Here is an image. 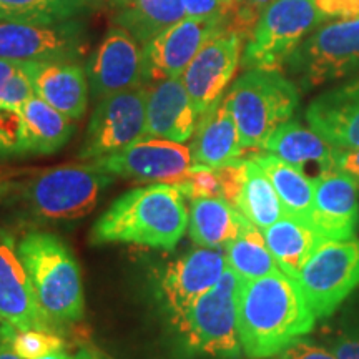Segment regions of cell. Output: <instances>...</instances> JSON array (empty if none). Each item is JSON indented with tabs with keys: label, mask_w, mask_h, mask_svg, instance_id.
I'll use <instances>...</instances> for the list:
<instances>
[{
	"label": "cell",
	"mask_w": 359,
	"mask_h": 359,
	"mask_svg": "<svg viewBox=\"0 0 359 359\" xmlns=\"http://www.w3.org/2000/svg\"><path fill=\"white\" fill-rule=\"evenodd\" d=\"M236 309L241 348L251 359L278 356L316 323L299 283L285 271L240 280Z\"/></svg>",
	"instance_id": "obj_1"
},
{
	"label": "cell",
	"mask_w": 359,
	"mask_h": 359,
	"mask_svg": "<svg viewBox=\"0 0 359 359\" xmlns=\"http://www.w3.org/2000/svg\"><path fill=\"white\" fill-rule=\"evenodd\" d=\"M185 196L173 183L135 188L116 198L97 219L92 245L132 243L172 251L188 230Z\"/></svg>",
	"instance_id": "obj_2"
},
{
	"label": "cell",
	"mask_w": 359,
	"mask_h": 359,
	"mask_svg": "<svg viewBox=\"0 0 359 359\" xmlns=\"http://www.w3.org/2000/svg\"><path fill=\"white\" fill-rule=\"evenodd\" d=\"M110 183L111 175L92 161L35 172L25 182L17 180L11 195H15L22 217L29 222H75L93 212Z\"/></svg>",
	"instance_id": "obj_3"
},
{
	"label": "cell",
	"mask_w": 359,
	"mask_h": 359,
	"mask_svg": "<svg viewBox=\"0 0 359 359\" xmlns=\"http://www.w3.org/2000/svg\"><path fill=\"white\" fill-rule=\"evenodd\" d=\"M19 253L42 311L58 326L82 320V275L65 241L52 233L30 231L19 241Z\"/></svg>",
	"instance_id": "obj_4"
},
{
	"label": "cell",
	"mask_w": 359,
	"mask_h": 359,
	"mask_svg": "<svg viewBox=\"0 0 359 359\" xmlns=\"http://www.w3.org/2000/svg\"><path fill=\"white\" fill-rule=\"evenodd\" d=\"M224 103L240 130L241 145L263 148L298 109L299 90L281 70L250 69L233 83Z\"/></svg>",
	"instance_id": "obj_5"
},
{
	"label": "cell",
	"mask_w": 359,
	"mask_h": 359,
	"mask_svg": "<svg viewBox=\"0 0 359 359\" xmlns=\"http://www.w3.org/2000/svg\"><path fill=\"white\" fill-rule=\"evenodd\" d=\"M240 278L226 268L219 281L182 316L175 318L178 348L185 356L235 359L243 351L238 334Z\"/></svg>",
	"instance_id": "obj_6"
},
{
	"label": "cell",
	"mask_w": 359,
	"mask_h": 359,
	"mask_svg": "<svg viewBox=\"0 0 359 359\" xmlns=\"http://www.w3.org/2000/svg\"><path fill=\"white\" fill-rule=\"evenodd\" d=\"M326 20L314 0H273L251 30L241 65L281 70L291 53Z\"/></svg>",
	"instance_id": "obj_7"
},
{
	"label": "cell",
	"mask_w": 359,
	"mask_h": 359,
	"mask_svg": "<svg viewBox=\"0 0 359 359\" xmlns=\"http://www.w3.org/2000/svg\"><path fill=\"white\" fill-rule=\"evenodd\" d=\"M285 65L306 90L358 72L359 17L338 19L314 29Z\"/></svg>",
	"instance_id": "obj_8"
},
{
	"label": "cell",
	"mask_w": 359,
	"mask_h": 359,
	"mask_svg": "<svg viewBox=\"0 0 359 359\" xmlns=\"http://www.w3.org/2000/svg\"><path fill=\"white\" fill-rule=\"evenodd\" d=\"M316 318H326L359 288V240H327L304 264L298 280Z\"/></svg>",
	"instance_id": "obj_9"
},
{
	"label": "cell",
	"mask_w": 359,
	"mask_h": 359,
	"mask_svg": "<svg viewBox=\"0 0 359 359\" xmlns=\"http://www.w3.org/2000/svg\"><path fill=\"white\" fill-rule=\"evenodd\" d=\"M145 132L147 83H143L98 102L79 156L82 160H97L116 154L145 138Z\"/></svg>",
	"instance_id": "obj_10"
},
{
	"label": "cell",
	"mask_w": 359,
	"mask_h": 359,
	"mask_svg": "<svg viewBox=\"0 0 359 359\" xmlns=\"http://www.w3.org/2000/svg\"><path fill=\"white\" fill-rule=\"evenodd\" d=\"M87 50V29L67 20L40 25L0 20V57L20 62H75Z\"/></svg>",
	"instance_id": "obj_11"
},
{
	"label": "cell",
	"mask_w": 359,
	"mask_h": 359,
	"mask_svg": "<svg viewBox=\"0 0 359 359\" xmlns=\"http://www.w3.org/2000/svg\"><path fill=\"white\" fill-rule=\"evenodd\" d=\"M228 27L217 20L185 17L151 42L143 45V74L145 83L167 79H180L190 62L210 40Z\"/></svg>",
	"instance_id": "obj_12"
},
{
	"label": "cell",
	"mask_w": 359,
	"mask_h": 359,
	"mask_svg": "<svg viewBox=\"0 0 359 359\" xmlns=\"http://www.w3.org/2000/svg\"><path fill=\"white\" fill-rule=\"evenodd\" d=\"M243 40V35L235 30L217 35L196 53L180 77L198 116L223 98L224 90L240 65Z\"/></svg>",
	"instance_id": "obj_13"
},
{
	"label": "cell",
	"mask_w": 359,
	"mask_h": 359,
	"mask_svg": "<svg viewBox=\"0 0 359 359\" xmlns=\"http://www.w3.org/2000/svg\"><path fill=\"white\" fill-rule=\"evenodd\" d=\"M92 161L111 177L137 182L168 180L172 183L193 167L190 147L163 138H142L116 154Z\"/></svg>",
	"instance_id": "obj_14"
},
{
	"label": "cell",
	"mask_w": 359,
	"mask_h": 359,
	"mask_svg": "<svg viewBox=\"0 0 359 359\" xmlns=\"http://www.w3.org/2000/svg\"><path fill=\"white\" fill-rule=\"evenodd\" d=\"M87 77L90 92L98 102L140 87L145 83L143 48L132 34L118 25L114 27L90 57Z\"/></svg>",
	"instance_id": "obj_15"
},
{
	"label": "cell",
	"mask_w": 359,
	"mask_h": 359,
	"mask_svg": "<svg viewBox=\"0 0 359 359\" xmlns=\"http://www.w3.org/2000/svg\"><path fill=\"white\" fill-rule=\"evenodd\" d=\"M223 248H193L163 269L160 294L172 320L182 316L193 303L208 293L226 271Z\"/></svg>",
	"instance_id": "obj_16"
},
{
	"label": "cell",
	"mask_w": 359,
	"mask_h": 359,
	"mask_svg": "<svg viewBox=\"0 0 359 359\" xmlns=\"http://www.w3.org/2000/svg\"><path fill=\"white\" fill-rule=\"evenodd\" d=\"M0 314L17 330L60 331L40 308L19 243L6 230H0Z\"/></svg>",
	"instance_id": "obj_17"
},
{
	"label": "cell",
	"mask_w": 359,
	"mask_h": 359,
	"mask_svg": "<svg viewBox=\"0 0 359 359\" xmlns=\"http://www.w3.org/2000/svg\"><path fill=\"white\" fill-rule=\"evenodd\" d=\"M314 180L313 226L326 240L354 238L359 226L358 183L336 167Z\"/></svg>",
	"instance_id": "obj_18"
},
{
	"label": "cell",
	"mask_w": 359,
	"mask_h": 359,
	"mask_svg": "<svg viewBox=\"0 0 359 359\" xmlns=\"http://www.w3.org/2000/svg\"><path fill=\"white\" fill-rule=\"evenodd\" d=\"M309 128L338 150L359 147V77L318 95L306 110Z\"/></svg>",
	"instance_id": "obj_19"
},
{
	"label": "cell",
	"mask_w": 359,
	"mask_h": 359,
	"mask_svg": "<svg viewBox=\"0 0 359 359\" xmlns=\"http://www.w3.org/2000/svg\"><path fill=\"white\" fill-rule=\"evenodd\" d=\"M198 118L182 79L147 83L145 138L185 143L195 133Z\"/></svg>",
	"instance_id": "obj_20"
},
{
	"label": "cell",
	"mask_w": 359,
	"mask_h": 359,
	"mask_svg": "<svg viewBox=\"0 0 359 359\" xmlns=\"http://www.w3.org/2000/svg\"><path fill=\"white\" fill-rule=\"evenodd\" d=\"M35 97L72 120H80L88 105L87 72L77 62H27Z\"/></svg>",
	"instance_id": "obj_21"
},
{
	"label": "cell",
	"mask_w": 359,
	"mask_h": 359,
	"mask_svg": "<svg viewBox=\"0 0 359 359\" xmlns=\"http://www.w3.org/2000/svg\"><path fill=\"white\" fill-rule=\"evenodd\" d=\"M190 150L193 165L206 168L226 167L243 156L240 130L224 98L200 116Z\"/></svg>",
	"instance_id": "obj_22"
},
{
	"label": "cell",
	"mask_w": 359,
	"mask_h": 359,
	"mask_svg": "<svg viewBox=\"0 0 359 359\" xmlns=\"http://www.w3.org/2000/svg\"><path fill=\"white\" fill-rule=\"evenodd\" d=\"M263 150L303 172L308 165H316L320 175L336 167L338 154V148L331 147L311 128H304L296 122L280 125L264 143Z\"/></svg>",
	"instance_id": "obj_23"
},
{
	"label": "cell",
	"mask_w": 359,
	"mask_h": 359,
	"mask_svg": "<svg viewBox=\"0 0 359 359\" xmlns=\"http://www.w3.org/2000/svg\"><path fill=\"white\" fill-rule=\"evenodd\" d=\"M250 219H246L223 196L191 200L190 231L191 241L203 248H226L240 235Z\"/></svg>",
	"instance_id": "obj_24"
},
{
	"label": "cell",
	"mask_w": 359,
	"mask_h": 359,
	"mask_svg": "<svg viewBox=\"0 0 359 359\" xmlns=\"http://www.w3.org/2000/svg\"><path fill=\"white\" fill-rule=\"evenodd\" d=\"M268 248L276 258L281 271L298 280L308 259L327 241L309 222L283 217L264 230Z\"/></svg>",
	"instance_id": "obj_25"
},
{
	"label": "cell",
	"mask_w": 359,
	"mask_h": 359,
	"mask_svg": "<svg viewBox=\"0 0 359 359\" xmlns=\"http://www.w3.org/2000/svg\"><path fill=\"white\" fill-rule=\"evenodd\" d=\"M253 158L258 161L275 187L286 217L311 223L316 180L309 178L303 170L286 163L276 155L258 154Z\"/></svg>",
	"instance_id": "obj_26"
},
{
	"label": "cell",
	"mask_w": 359,
	"mask_h": 359,
	"mask_svg": "<svg viewBox=\"0 0 359 359\" xmlns=\"http://www.w3.org/2000/svg\"><path fill=\"white\" fill-rule=\"evenodd\" d=\"M185 17L182 0H127L116 7L115 24L147 45Z\"/></svg>",
	"instance_id": "obj_27"
},
{
	"label": "cell",
	"mask_w": 359,
	"mask_h": 359,
	"mask_svg": "<svg viewBox=\"0 0 359 359\" xmlns=\"http://www.w3.org/2000/svg\"><path fill=\"white\" fill-rule=\"evenodd\" d=\"M235 208L263 231L286 217L275 187L253 156L245 160L243 183Z\"/></svg>",
	"instance_id": "obj_28"
},
{
	"label": "cell",
	"mask_w": 359,
	"mask_h": 359,
	"mask_svg": "<svg viewBox=\"0 0 359 359\" xmlns=\"http://www.w3.org/2000/svg\"><path fill=\"white\" fill-rule=\"evenodd\" d=\"M27 127L29 155H50L60 150L74 133L72 118L42 98L32 97L20 107Z\"/></svg>",
	"instance_id": "obj_29"
},
{
	"label": "cell",
	"mask_w": 359,
	"mask_h": 359,
	"mask_svg": "<svg viewBox=\"0 0 359 359\" xmlns=\"http://www.w3.org/2000/svg\"><path fill=\"white\" fill-rule=\"evenodd\" d=\"M226 264L240 280H257L281 271L268 248L263 230L248 222L235 240L226 246Z\"/></svg>",
	"instance_id": "obj_30"
},
{
	"label": "cell",
	"mask_w": 359,
	"mask_h": 359,
	"mask_svg": "<svg viewBox=\"0 0 359 359\" xmlns=\"http://www.w3.org/2000/svg\"><path fill=\"white\" fill-rule=\"evenodd\" d=\"M85 8L83 0H0V20L50 25L72 20Z\"/></svg>",
	"instance_id": "obj_31"
},
{
	"label": "cell",
	"mask_w": 359,
	"mask_h": 359,
	"mask_svg": "<svg viewBox=\"0 0 359 359\" xmlns=\"http://www.w3.org/2000/svg\"><path fill=\"white\" fill-rule=\"evenodd\" d=\"M32 97L35 92L27 72V62L0 57V103L22 107Z\"/></svg>",
	"instance_id": "obj_32"
},
{
	"label": "cell",
	"mask_w": 359,
	"mask_h": 359,
	"mask_svg": "<svg viewBox=\"0 0 359 359\" xmlns=\"http://www.w3.org/2000/svg\"><path fill=\"white\" fill-rule=\"evenodd\" d=\"M7 346L22 359H39L65 351V339L57 331L17 330Z\"/></svg>",
	"instance_id": "obj_33"
},
{
	"label": "cell",
	"mask_w": 359,
	"mask_h": 359,
	"mask_svg": "<svg viewBox=\"0 0 359 359\" xmlns=\"http://www.w3.org/2000/svg\"><path fill=\"white\" fill-rule=\"evenodd\" d=\"M25 155H29V145L22 109L0 103V160Z\"/></svg>",
	"instance_id": "obj_34"
},
{
	"label": "cell",
	"mask_w": 359,
	"mask_h": 359,
	"mask_svg": "<svg viewBox=\"0 0 359 359\" xmlns=\"http://www.w3.org/2000/svg\"><path fill=\"white\" fill-rule=\"evenodd\" d=\"M172 183L188 200L223 196L222 182H219L218 172L215 168L196 167V165H193L190 172L183 175L182 178L175 180Z\"/></svg>",
	"instance_id": "obj_35"
},
{
	"label": "cell",
	"mask_w": 359,
	"mask_h": 359,
	"mask_svg": "<svg viewBox=\"0 0 359 359\" xmlns=\"http://www.w3.org/2000/svg\"><path fill=\"white\" fill-rule=\"evenodd\" d=\"M187 17L222 22L230 30L236 0H182Z\"/></svg>",
	"instance_id": "obj_36"
},
{
	"label": "cell",
	"mask_w": 359,
	"mask_h": 359,
	"mask_svg": "<svg viewBox=\"0 0 359 359\" xmlns=\"http://www.w3.org/2000/svg\"><path fill=\"white\" fill-rule=\"evenodd\" d=\"M271 2L273 0H236L235 15H233L230 30H235L245 39H248L263 11Z\"/></svg>",
	"instance_id": "obj_37"
},
{
	"label": "cell",
	"mask_w": 359,
	"mask_h": 359,
	"mask_svg": "<svg viewBox=\"0 0 359 359\" xmlns=\"http://www.w3.org/2000/svg\"><path fill=\"white\" fill-rule=\"evenodd\" d=\"M327 349L338 359H359V327H341L327 338Z\"/></svg>",
	"instance_id": "obj_38"
},
{
	"label": "cell",
	"mask_w": 359,
	"mask_h": 359,
	"mask_svg": "<svg viewBox=\"0 0 359 359\" xmlns=\"http://www.w3.org/2000/svg\"><path fill=\"white\" fill-rule=\"evenodd\" d=\"M283 359H338L327 348L318 346L308 339H299L281 353Z\"/></svg>",
	"instance_id": "obj_39"
},
{
	"label": "cell",
	"mask_w": 359,
	"mask_h": 359,
	"mask_svg": "<svg viewBox=\"0 0 359 359\" xmlns=\"http://www.w3.org/2000/svg\"><path fill=\"white\" fill-rule=\"evenodd\" d=\"M326 19H356L359 17V0H314Z\"/></svg>",
	"instance_id": "obj_40"
},
{
	"label": "cell",
	"mask_w": 359,
	"mask_h": 359,
	"mask_svg": "<svg viewBox=\"0 0 359 359\" xmlns=\"http://www.w3.org/2000/svg\"><path fill=\"white\" fill-rule=\"evenodd\" d=\"M336 168L349 175L359 185V147L351 148V150H338Z\"/></svg>",
	"instance_id": "obj_41"
},
{
	"label": "cell",
	"mask_w": 359,
	"mask_h": 359,
	"mask_svg": "<svg viewBox=\"0 0 359 359\" xmlns=\"http://www.w3.org/2000/svg\"><path fill=\"white\" fill-rule=\"evenodd\" d=\"M22 173L24 172H20V170L0 167V203L7 200V196L11 195L13 185H15Z\"/></svg>",
	"instance_id": "obj_42"
},
{
	"label": "cell",
	"mask_w": 359,
	"mask_h": 359,
	"mask_svg": "<svg viewBox=\"0 0 359 359\" xmlns=\"http://www.w3.org/2000/svg\"><path fill=\"white\" fill-rule=\"evenodd\" d=\"M15 331H17V327H13L11 323H8L6 318L0 314V343L8 344V341L12 339V336Z\"/></svg>",
	"instance_id": "obj_43"
},
{
	"label": "cell",
	"mask_w": 359,
	"mask_h": 359,
	"mask_svg": "<svg viewBox=\"0 0 359 359\" xmlns=\"http://www.w3.org/2000/svg\"><path fill=\"white\" fill-rule=\"evenodd\" d=\"M75 359H107V358L100 356V354L95 351H90V349H80Z\"/></svg>",
	"instance_id": "obj_44"
},
{
	"label": "cell",
	"mask_w": 359,
	"mask_h": 359,
	"mask_svg": "<svg viewBox=\"0 0 359 359\" xmlns=\"http://www.w3.org/2000/svg\"><path fill=\"white\" fill-rule=\"evenodd\" d=\"M0 359H22V358L17 356V354L13 353L7 344L0 343Z\"/></svg>",
	"instance_id": "obj_45"
},
{
	"label": "cell",
	"mask_w": 359,
	"mask_h": 359,
	"mask_svg": "<svg viewBox=\"0 0 359 359\" xmlns=\"http://www.w3.org/2000/svg\"><path fill=\"white\" fill-rule=\"evenodd\" d=\"M39 359H75V358H72L65 351H62V353L48 354V356H43V358H39Z\"/></svg>",
	"instance_id": "obj_46"
},
{
	"label": "cell",
	"mask_w": 359,
	"mask_h": 359,
	"mask_svg": "<svg viewBox=\"0 0 359 359\" xmlns=\"http://www.w3.org/2000/svg\"><path fill=\"white\" fill-rule=\"evenodd\" d=\"M111 2H114L115 7H120L123 2H127V0H111Z\"/></svg>",
	"instance_id": "obj_47"
},
{
	"label": "cell",
	"mask_w": 359,
	"mask_h": 359,
	"mask_svg": "<svg viewBox=\"0 0 359 359\" xmlns=\"http://www.w3.org/2000/svg\"><path fill=\"white\" fill-rule=\"evenodd\" d=\"M83 2H85V4H87V2H93V0H83Z\"/></svg>",
	"instance_id": "obj_48"
},
{
	"label": "cell",
	"mask_w": 359,
	"mask_h": 359,
	"mask_svg": "<svg viewBox=\"0 0 359 359\" xmlns=\"http://www.w3.org/2000/svg\"><path fill=\"white\" fill-rule=\"evenodd\" d=\"M273 359H283V358H281V356H280V358H273Z\"/></svg>",
	"instance_id": "obj_49"
}]
</instances>
